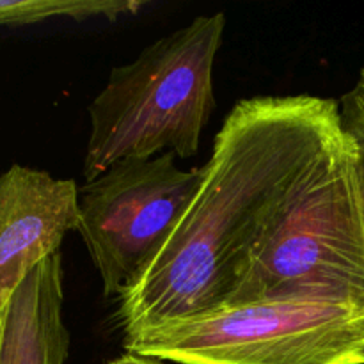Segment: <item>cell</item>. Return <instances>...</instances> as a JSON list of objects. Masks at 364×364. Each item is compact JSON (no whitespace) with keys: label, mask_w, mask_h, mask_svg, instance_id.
Listing matches in <instances>:
<instances>
[{"label":"cell","mask_w":364,"mask_h":364,"mask_svg":"<svg viewBox=\"0 0 364 364\" xmlns=\"http://www.w3.org/2000/svg\"><path fill=\"white\" fill-rule=\"evenodd\" d=\"M341 128L333 98L255 96L235 103L181 220L117 297L123 338L226 304L247 259Z\"/></svg>","instance_id":"obj_1"},{"label":"cell","mask_w":364,"mask_h":364,"mask_svg":"<svg viewBox=\"0 0 364 364\" xmlns=\"http://www.w3.org/2000/svg\"><path fill=\"white\" fill-rule=\"evenodd\" d=\"M224 32L226 14H203L110 71L89 105L85 181L123 160L198 153L215 107L213 66Z\"/></svg>","instance_id":"obj_2"},{"label":"cell","mask_w":364,"mask_h":364,"mask_svg":"<svg viewBox=\"0 0 364 364\" xmlns=\"http://www.w3.org/2000/svg\"><path fill=\"white\" fill-rule=\"evenodd\" d=\"M267 299L364 304V196L358 149L345 128L247 259L226 304Z\"/></svg>","instance_id":"obj_3"},{"label":"cell","mask_w":364,"mask_h":364,"mask_svg":"<svg viewBox=\"0 0 364 364\" xmlns=\"http://www.w3.org/2000/svg\"><path fill=\"white\" fill-rule=\"evenodd\" d=\"M123 345L178 364H364V304L235 302L127 336Z\"/></svg>","instance_id":"obj_4"},{"label":"cell","mask_w":364,"mask_h":364,"mask_svg":"<svg viewBox=\"0 0 364 364\" xmlns=\"http://www.w3.org/2000/svg\"><path fill=\"white\" fill-rule=\"evenodd\" d=\"M173 153L130 159L78 188V224L107 299L119 297L166 245L191 205L203 167L181 169Z\"/></svg>","instance_id":"obj_5"},{"label":"cell","mask_w":364,"mask_h":364,"mask_svg":"<svg viewBox=\"0 0 364 364\" xmlns=\"http://www.w3.org/2000/svg\"><path fill=\"white\" fill-rule=\"evenodd\" d=\"M78 187L46 171L11 166L0 174V326L21 281L77 231Z\"/></svg>","instance_id":"obj_6"},{"label":"cell","mask_w":364,"mask_h":364,"mask_svg":"<svg viewBox=\"0 0 364 364\" xmlns=\"http://www.w3.org/2000/svg\"><path fill=\"white\" fill-rule=\"evenodd\" d=\"M63 259L52 255L27 274L0 326V364H66L70 331L63 316Z\"/></svg>","instance_id":"obj_7"},{"label":"cell","mask_w":364,"mask_h":364,"mask_svg":"<svg viewBox=\"0 0 364 364\" xmlns=\"http://www.w3.org/2000/svg\"><path fill=\"white\" fill-rule=\"evenodd\" d=\"M148 6L144 0H0V25H28L53 18L75 21L105 18L117 20L137 14Z\"/></svg>","instance_id":"obj_8"},{"label":"cell","mask_w":364,"mask_h":364,"mask_svg":"<svg viewBox=\"0 0 364 364\" xmlns=\"http://www.w3.org/2000/svg\"><path fill=\"white\" fill-rule=\"evenodd\" d=\"M341 124L358 149V166L364 196V68L355 84L340 98Z\"/></svg>","instance_id":"obj_9"},{"label":"cell","mask_w":364,"mask_h":364,"mask_svg":"<svg viewBox=\"0 0 364 364\" xmlns=\"http://www.w3.org/2000/svg\"><path fill=\"white\" fill-rule=\"evenodd\" d=\"M107 364H166V361L156 358H149V355L134 354V352H124L123 355L112 359V361H109Z\"/></svg>","instance_id":"obj_10"}]
</instances>
